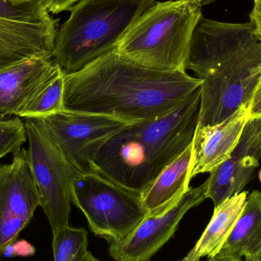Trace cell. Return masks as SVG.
Returning <instances> with one entry per match:
<instances>
[{
  "label": "cell",
  "instance_id": "5bb4252c",
  "mask_svg": "<svg viewBox=\"0 0 261 261\" xmlns=\"http://www.w3.org/2000/svg\"><path fill=\"white\" fill-rule=\"evenodd\" d=\"M260 150L251 146L243 132L240 141L231 156L210 172L207 184V199L214 208L225 200L243 191L259 166Z\"/></svg>",
  "mask_w": 261,
  "mask_h": 261
},
{
  "label": "cell",
  "instance_id": "ac0fdd59",
  "mask_svg": "<svg viewBox=\"0 0 261 261\" xmlns=\"http://www.w3.org/2000/svg\"><path fill=\"white\" fill-rule=\"evenodd\" d=\"M64 74L61 70L32 97L18 117L42 118L62 111L64 110Z\"/></svg>",
  "mask_w": 261,
  "mask_h": 261
},
{
  "label": "cell",
  "instance_id": "f546056e",
  "mask_svg": "<svg viewBox=\"0 0 261 261\" xmlns=\"http://www.w3.org/2000/svg\"><path fill=\"white\" fill-rule=\"evenodd\" d=\"M202 6H206V5L211 4L213 2L216 1V0H199Z\"/></svg>",
  "mask_w": 261,
  "mask_h": 261
},
{
  "label": "cell",
  "instance_id": "d4e9b609",
  "mask_svg": "<svg viewBox=\"0 0 261 261\" xmlns=\"http://www.w3.org/2000/svg\"><path fill=\"white\" fill-rule=\"evenodd\" d=\"M251 22L252 23L254 27L256 35L261 41V13L260 12H251L250 15Z\"/></svg>",
  "mask_w": 261,
  "mask_h": 261
},
{
  "label": "cell",
  "instance_id": "8992f818",
  "mask_svg": "<svg viewBox=\"0 0 261 261\" xmlns=\"http://www.w3.org/2000/svg\"><path fill=\"white\" fill-rule=\"evenodd\" d=\"M71 201L84 213L92 232L110 245L128 239L148 216L141 192L96 173H82L75 179Z\"/></svg>",
  "mask_w": 261,
  "mask_h": 261
},
{
  "label": "cell",
  "instance_id": "52a82bcc",
  "mask_svg": "<svg viewBox=\"0 0 261 261\" xmlns=\"http://www.w3.org/2000/svg\"><path fill=\"white\" fill-rule=\"evenodd\" d=\"M24 122L40 206L48 219L52 232H55L70 225L72 186L83 173L61 153L41 119L30 118Z\"/></svg>",
  "mask_w": 261,
  "mask_h": 261
},
{
  "label": "cell",
  "instance_id": "3957f363",
  "mask_svg": "<svg viewBox=\"0 0 261 261\" xmlns=\"http://www.w3.org/2000/svg\"><path fill=\"white\" fill-rule=\"evenodd\" d=\"M201 88L169 114L127 125L90 156L94 173L142 193L193 141Z\"/></svg>",
  "mask_w": 261,
  "mask_h": 261
},
{
  "label": "cell",
  "instance_id": "8fae6325",
  "mask_svg": "<svg viewBox=\"0 0 261 261\" xmlns=\"http://www.w3.org/2000/svg\"><path fill=\"white\" fill-rule=\"evenodd\" d=\"M58 19L24 23L0 18V72L37 58H53Z\"/></svg>",
  "mask_w": 261,
  "mask_h": 261
},
{
  "label": "cell",
  "instance_id": "9c48e42d",
  "mask_svg": "<svg viewBox=\"0 0 261 261\" xmlns=\"http://www.w3.org/2000/svg\"><path fill=\"white\" fill-rule=\"evenodd\" d=\"M13 154L12 163L0 165V257L40 206L29 150L20 149Z\"/></svg>",
  "mask_w": 261,
  "mask_h": 261
},
{
  "label": "cell",
  "instance_id": "5b68a950",
  "mask_svg": "<svg viewBox=\"0 0 261 261\" xmlns=\"http://www.w3.org/2000/svg\"><path fill=\"white\" fill-rule=\"evenodd\" d=\"M199 0L156 2L127 31L116 50L143 67L186 71L195 28L202 15Z\"/></svg>",
  "mask_w": 261,
  "mask_h": 261
},
{
  "label": "cell",
  "instance_id": "7c38bea8",
  "mask_svg": "<svg viewBox=\"0 0 261 261\" xmlns=\"http://www.w3.org/2000/svg\"><path fill=\"white\" fill-rule=\"evenodd\" d=\"M249 119L248 107H243L217 125H197L192 141L191 179L210 173L229 158Z\"/></svg>",
  "mask_w": 261,
  "mask_h": 261
},
{
  "label": "cell",
  "instance_id": "2e32d148",
  "mask_svg": "<svg viewBox=\"0 0 261 261\" xmlns=\"http://www.w3.org/2000/svg\"><path fill=\"white\" fill-rule=\"evenodd\" d=\"M248 193L242 191L214 208L213 217L200 239L182 261L201 260L220 251L231 234L246 202Z\"/></svg>",
  "mask_w": 261,
  "mask_h": 261
},
{
  "label": "cell",
  "instance_id": "cb8c5ba5",
  "mask_svg": "<svg viewBox=\"0 0 261 261\" xmlns=\"http://www.w3.org/2000/svg\"><path fill=\"white\" fill-rule=\"evenodd\" d=\"M250 119L261 117V76L248 105Z\"/></svg>",
  "mask_w": 261,
  "mask_h": 261
},
{
  "label": "cell",
  "instance_id": "7402d4cb",
  "mask_svg": "<svg viewBox=\"0 0 261 261\" xmlns=\"http://www.w3.org/2000/svg\"><path fill=\"white\" fill-rule=\"evenodd\" d=\"M244 132L251 146L261 151V117L250 119Z\"/></svg>",
  "mask_w": 261,
  "mask_h": 261
},
{
  "label": "cell",
  "instance_id": "f1b7e54d",
  "mask_svg": "<svg viewBox=\"0 0 261 261\" xmlns=\"http://www.w3.org/2000/svg\"><path fill=\"white\" fill-rule=\"evenodd\" d=\"M252 12L261 13V0H254V9Z\"/></svg>",
  "mask_w": 261,
  "mask_h": 261
},
{
  "label": "cell",
  "instance_id": "9a60e30c",
  "mask_svg": "<svg viewBox=\"0 0 261 261\" xmlns=\"http://www.w3.org/2000/svg\"><path fill=\"white\" fill-rule=\"evenodd\" d=\"M192 144L142 192L148 216L167 213L174 207L190 188Z\"/></svg>",
  "mask_w": 261,
  "mask_h": 261
},
{
  "label": "cell",
  "instance_id": "e0dca14e",
  "mask_svg": "<svg viewBox=\"0 0 261 261\" xmlns=\"http://www.w3.org/2000/svg\"><path fill=\"white\" fill-rule=\"evenodd\" d=\"M261 245V193L254 190L246 202L236 225L219 252L245 257L254 254Z\"/></svg>",
  "mask_w": 261,
  "mask_h": 261
},
{
  "label": "cell",
  "instance_id": "d6986e66",
  "mask_svg": "<svg viewBox=\"0 0 261 261\" xmlns=\"http://www.w3.org/2000/svg\"><path fill=\"white\" fill-rule=\"evenodd\" d=\"M53 233L55 261H81L88 251V232L84 228L63 227Z\"/></svg>",
  "mask_w": 261,
  "mask_h": 261
},
{
  "label": "cell",
  "instance_id": "1f68e13d",
  "mask_svg": "<svg viewBox=\"0 0 261 261\" xmlns=\"http://www.w3.org/2000/svg\"><path fill=\"white\" fill-rule=\"evenodd\" d=\"M180 261H182V260H180ZM196 261H201V260H196Z\"/></svg>",
  "mask_w": 261,
  "mask_h": 261
},
{
  "label": "cell",
  "instance_id": "4dcf8cb0",
  "mask_svg": "<svg viewBox=\"0 0 261 261\" xmlns=\"http://www.w3.org/2000/svg\"><path fill=\"white\" fill-rule=\"evenodd\" d=\"M259 179H260V181L261 182V170H260V173H259Z\"/></svg>",
  "mask_w": 261,
  "mask_h": 261
},
{
  "label": "cell",
  "instance_id": "4316f807",
  "mask_svg": "<svg viewBox=\"0 0 261 261\" xmlns=\"http://www.w3.org/2000/svg\"><path fill=\"white\" fill-rule=\"evenodd\" d=\"M245 261H261V245L254 254L245 257Z\"/></svg>",
  "mask_w": 261,
  "mask_h": 261
},
{
  "label": "cell",
  "instance_id": "603a6c76",
  "mask_svg": "<svg viewBox=\"0 0 261 261\" xmlns=\"http://www.w3.org/2000/svg\"><path fill=\"white\" fill-rule=\"evenodd\" d=\"M81 1V0H42L47 11L53 14L70 10L73 6Z\"/></svg>",
  "mask_w": 261,
  "mask_h": 261
},
{
  "label": "cell",
  "instance_id": "484cf974",
  "mask_svg": "<svg viewBox=\"0 0 261 261\" xmlns=\"http://www.w3.org/2000/svg\"><path fill=\"white\" fill-rule=\"evenodd\" d=\"M208 261H243L241 257H236V256L230 255V254H222L219 252L213 257H210Z\"/></svg>",
  "mask_w": 261,
  "mask_h": 261
},
{
  "label": "cell",
  "instance_id": "44dd1931",
  "mask_svg": "<svg viewBox=\"0 0 261 261\" xmlns=\"http://www.w3.org/2000/svg\"><path fill=\"white\" fill-rule=\"evenodd\" d=\"M27 140L24 122L18 118L0 120V160L18 151Z\"/></svg>",
  "mask_w": 261,
  "mask_h": 261
},
{
  "label": "cell",
  "instance_id": "277c9868",
  "mask_svg": "<svg viewBox=\"0 0 261 261\" xmlns=\"http://www.w3.org/2000/svg\"><path fill=\"white\" fill-rule=\"evenodd\" d=\"M155 0H81L58 30L53 59L64 75L79 71L116 50Z\"/></svg>",
  "mask_w": 261,
  "mask_h": 261
},
{
  "label": "cell",
  "instance_id": "83f0119b",
  "mask_svg": "<svg viewBox=\"0 0 261 261\" xmlns=\"http://www.w3.org/2000/svg\"><path fill=\"white\" fill-rule=\"evenodd\" d=\"M81 261H101L99 260V259L97 258V257H95L94 255H93L92 254L91 252H90V251H87V253H86L85 255L84 256V257H83L82 260Z\"/></svg>",
  "mask_w": 261,
  "mask_h": 261
},
{
  "label": "cell",
  "instance_id": "6da1fadb",
  "mask_svg": "<svg viewBox=\"0 0 261 261\" xmlns=\"http://www.w3.org/2000/svg\"><path fill=\"white\" fill-rule=\"evenodd\" d=\"M201 85L187 71L147 68L114 50L64 75V107L135 123L169 114Z\"/></svg>",
  "mask_w": 261,
  "mask_h": 261
},
{
  "label": "cell",
  "instance_id": "ba28073f",
  "mask_svg": "<svg viewBox=\"0 0 261 261\" xmlns=\"http://www.w3.org/2000/svg\"><path fill=\"white\" fill-rule=\"evenodd\" d=\"M64 156L83 173H94L95 149L130 122L104 115L62 110L39 118Z\"/></svg>",
  "mask_w": 261,
  "mask_h": 261
},
{
  "label": "cell",
  "instance_id": "4fadbf2b",
  "mask_svg": "<svg viewBox=\"0 0 261 261\" xmlns=\"http://www.w3.org/2000/svg\"><path fill=\"white\" fill-rule=\"evenodd\" d=\"M60 70L53 58H37L0 72V120L18 116Z\"/></svg>",
  "mask_w": 261,
  "mask_h": 261
},
{
  "label": "cell",
  "instance_id": "7a4b0ae2",
  "mask_svg": "<svg viewBox=\"0 0 261 261\" xmlns=\"http://www.w3.org/2000/svg\"><path fill=\"white\" fill-rule=\"evenodd\" d=\"M202 80L198 126L221 123L248 107L261 76V41L251 21L199 18L185 65Z\"/></svg>",
  "mask_w": 261,
  "mask_h": 261
},
{
  "label": "cell",
  "instance_id": "30bf717a",
  "mask_svg": "<svg viewBox=\"0 0 261 261\" xmlns=\"http://www.w3.org/2000/svg\"><path fill=\"white\" fill-rule=\"evenodd\" d=\"M207 184L189 189L171 210L156 216H147L133 233L120 243L112 244L109 254L116 261H150L174 236L181 220L191 208L206 197Z\"/></svg>",
  "mask_w": 261,
  "mask_h": 261
},
{
  "label": "cell",
  "instance_id": "ffe728a7",
  "mask_svg": "<svg viewBox=\"0 0 261 261\" xmlns=\"http://www.w3.org/2000/svg\"><path fill=\"white\" fill-rule=\"evenodd\" d=\"M0 18L32 24L54 19L42 0H0Z\"/></svg>",
  "mask_w": 261,
  "mask_h": 261
}]
</instances>
